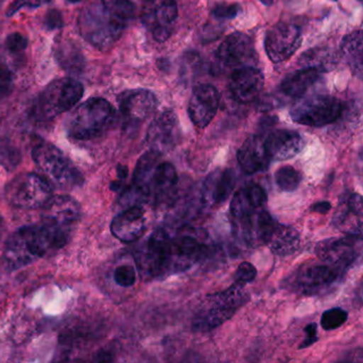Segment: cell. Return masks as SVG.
Wrapping results in <instances>:
<instances>
[{"label":"cell","mask_w":363,"mask_h":363,"mask_svg":"<svg viewBox=\"0 0 363 363\" xmlns=\"http://www.w3.org/2000/svg\"><path fill=\"white\" fill-rule=\"evenodd\" d=\"M69 235L71 231L45 220L22 227L8 239L4 259L10 269H22L48 252L63 247L69 241Z\"/></svg>","instance_id":"obj_1"},{"label":"cell","mask_w":363,"mask_h":363,"mask_svg":"<svg viewBox=\"0 0 363 363\" xmlns=\"http://www.w3.org/2000/svg\"><path fill=\"white\" fill-rule=\"evenodd\" d=\"M140 275L144 279H155L177 274L173 235L158 228L138 248L135 254Z\"/></svg>","instance_id":"obj_2"},{"label":"cell","mask_w":363,"mask_h":363,"mask_svg":"<svg viewBox=\"0 0 363 363\" xmlns=\"http://www.w3.org/2000/svg\"><path fill=\"white\" fill-rule=\"evenodd\" d=\"M244 286L235 282L222 292L208 295L193 318V329L205 333L230 320L250 299Z\"/></svg>","instance_id":"obj_3"},{"label":"cell","mask_w":363,"mask_h":363,"mask_svg":"<svg viewBox=\"0 0 363 363\" xmlns=\"http://www.w3.org/2000/svg\"><path fill=\"white\" fill-rule=\"evenodd\" d=\"M116 118V110L109 101L94 97L74 110L67 122V133L80 141L96 139L111 128Z\"/></svg>","instance_id":"obj_4"},{"label":"cell","mask_w":363,"mask_h":363,"mask_svg":"<svg viewBox=\"0 0 363 363\" xmlns=\"http://www.w3.org/2000/svg\"><path fill=\"white\" fill-rule=\"evenodd\" d=\"M127 26L101 3L84 8L78 18L80 35L101 52L110 50L122 37Z\"/></svg>","instance_id":"obj_5"},{"label":"cell","mask_w":363,"mask_h":363,"mask_svg":"<svg viewBox=\"0 0 363 363\" xmlns=\"http://www.w3.org/2000/svg\"><path fill=\"white\" fill-rule=\"evenodd\" d=\"M33 158L50 184L58 188L72 189L84 184V177L77 167L52 143H38L33 147Z\"/></svg>","instance_id":"obj_6"},{"label":"cell","mask_w":363,"mask_h":363,"mask_svg":"<svg viewBox=\"0 0 363 363\" xmlns=\"http://www.w3.org/2000/svg\"><path fill=\"white\" fill-rule=\"evenodd\" d=\"M6 199L10 205L20 209L43 208L52 196V184L35 173L16 176L6 186Z\"/></svg>","instance_id":"obj_7"},{"label":"cell","mask_w":363,"mask_h":363,"mask_svg":"<svg viewBox=\"0 0 363 363\" xmlns=\"http://www.w3.org/2000/svg\"><path fill=\"white\" fill-rule=\"evenodd\" d=\"M343 106L331 95H312L299 99L290 111L293 122L309 127H323L335 122Z\"/></svg>","instance_id":"obj_8"},{"label":"cell","mask_w":363,"mask_h":363,"mask_svg":"<svg viewBox=\"0 0 363 363\" xmlns=\"http://www.w3.org/2000/svg\"><path fill=\"white\" fill-rule=\"evenodd\" d=\"M84 86L73 78H61L50 82L39 97L38 110L46 120L71 110L84 95Z\"/></svg>","instance_id":"obj_9"},{"label":"cell","mask_w":363,"mask_h":363,"mask_svg":"<svg viewBox=\"0 0 363 363\" xmlns=\"http://www.w3.org/2000/svg\"><path fill=\"white\" fill-rule=\"evenodd\" d=\"M341 277V269L323 262L309 264L296 269L286 278V286L306 296L318 295L329 290Z\"/></svg>","instance_id":"obj_10"},{"label":"cell","mask_w":363,"mask_h":363,"mask_svg":"<svg viewBox=\"0 0 363 363\" xmlns=\"http://www.w3.org/2000/svg\"><path fill=\"white\" fill-rule=\"evenodd\" d=\"M175 0H143L141 20L155 41L163 43L173 35L177 22Z\"/></svg>","instance_id":"obj_11"},{"label":"cell","mask_w":363,"mask_h":363,"mask_svg":"<svg viewBox=\"0 0 363 363\" xmlns=\"http://www.w3.org/2000/svg\"><path fill=\"white\" fill-rule=\"evenodd\" d=\"M303 35L299 27L292 23H278L265 35V52L272 62H284L298 50Z\"/></svg>","instance_id":"obj_12"},{"label":"cell","mask_w":363,"mask_h":363,"mask_svg":"<svg viewBox=\"0 0 363 363\" xmlns=\"http://www.w3.org/2000/svg\"><path fill=\"white\" fill-rule=\"evenodd\" d=\"M360 237L330 238L318 243L315 254L322 262L344 269L354 262L360 252Z\"/></svg>","instance_id":"obj_13"},{"label":"cell","mask_w":363,"mask_h":363,"mask_svg":"<svg viewBox=\"0 0 363 363\" xmlns=\"http://www.w3.org/2000/svg\"><path fill=\"white\" fill-rule=\"evenodd\" d=\"M118 101L123 120L129 127L138 126L150 118L158 104L154 93L144 89L125 91Z\"/></svg>","instance_id":"obj_14"},{"label":"cell","mask_w":363,"mask_h":363,"mask_svg":"<svg viewBox=\"0 0 363 363\" xmlns=\"http://www.w3.org/2000/svg\"><path fill=\"white\" fill-rule=\"evenodd\" d=\"M182 138L179 120L175 112L165 110L156 116L147 131V142L150 150L159 152L173 150Z\"/></svg>","instance_id":"obj_15"},{"label":"cell","mask_w":363,"mask_h":363,"mask_svg":"<svg viewBox=\"0 0 363 363\" xmlns=\"http://www.w3.org/2000/svg\"><path fill=\"white\" fill-rule=\"evenodd\" d=\"M218 60L226 67H254L258 57L255 50L252 40L245 33H231L218 48L216 52Z\"/></svg>","instance_id":"obj_16"},{"label":"cell","mask_w":363,"mask_h":363,"mask_svg":"<svg viewBox=\"0 0 363 363\" xmlns=\"http://www.w3.org/2000/svg\"><path fill=\"white\" fill-rule=\"evenodd\" d=\"M220 106V94L211 84H201L193 91L189 103V116L199 129L206 128L216 116Z\"/></svg>","instance_id":"obj_17"},{"label":"cell","mask_w":363,"mask_h":363,"mask_svg":"<svg viewBox=\"0 0 363 363\" xmlns=\"http://www.w3.org/2000/svg\"><path fill=\"white\" fill-rule=\"evenodd\" d=\"M82 218L80 203L69 195H52L43 207V220L71 231Z\"/></svg>","instance_id":"obj_18"},{"label":"cell","mask_w":363,"mask_h":363,"mask_svg":"<svg viewBox=\"0 0 363 363\" xmlns=\"http://www.w3.org/2000/svg\"><path fill=\"white\" fill-rule=\"evenodd\" d=\"M264 86L262 72L255 67L235 69L229 80V89L235 101L242 104L256 101Z\"/></svg>","instance_id":"obj_19"},{"label":"cell","mask_w":363,"mask_h":363,"mask_svg":"<svg viewBox=\"0 0 363 363\" xmlns=\"http://www.w3.org/2000/svg\"><path fill=\"white\" fill-rule=\"evenodd\" d=\"M276 224L277 222L271 214L262 209L243 220H235V229L243 241L252 247H257L267 243Z\"/></svg>","instance_id":"obj_20"},{"label":"cell","mask_w":363,"mask_h":363,"mask_svg":"<svg viewBox=\"0 0 363 363\" xmlns=\"http://www.w3.org/2000/svg\"><path fill=\"white\" fill-rule=\"evenodd\" d=\"M146 230L145 211L139 205L130 206L116 216L111 223V233L124 243H133L143 237Z\"/></svg>","instance_id":"obj_21"},{"label":"cell","mask_w":363,"mask_h":363,"mask_svg":"<svg viewBox=\"0 0 363 363\" xmlns=\"http://www.w3.org/2000/svg\"><path fill=\"white\" fill-rule=\"evenodd\" d=\"M178 176L175 167L169 162H159L152 172L148 184L150 197L157 206H169L177 190Z\"/></svg>","instance_id":"obj_22"},{"label":"cell","mask_w":363,"mask_h":363,"mask_svg":"<svg viewBox=\"0 0 363 363\" xmlns=\"http://www.w3.org/2000/svg\"><path fill=\"white\" fill-rule=\"evenodd\" d=\"M264 141V147L271 160L284 161L297 156L303 148V139L297 131L278 129L272 131Z\"/></svg>","instance_id":"obj_23"},{"label":"cell","mask_w":363,"mask_h":363,"mask_svg":"<svg viewBox=\"0 0 363 363\" xmlns=\"http://www.w3.org/2000/svg\"><path fill=\"white\" fill-rule=\"evenodd\" d=\"M235 173L233 169H216L210 174L203 184L201 199L210 207L220 206L227 201L235 190Z\"/></svg>","instance_id":"obj_24"},{"label":"cell","mask_w":363,"mask_h":363,"mask_svg":"<svg viewBox=\"0 0 363 363\" xmlns=\"http://www.w3.org/2000/svg\"><path fill=\"white\" fill-rule=\"evenodd\" d=\"M267 195L259 184H250L240 189L233 195L230 203V213L233 220H243L260 210L265 209Z\"/></svg>","instance_id":"obj_25"},{"label":"cell","mask_w":363,"mask_h":363,"mask_svg":"<svg viewBox=\"0 0 363 363\" xmlns=\"http://www.w3.org/2000/svg\"><path fill=\"white\" fill-rule=\"evenodd\" d=\"M237 158L242 171L248 175L265 171L272 161L265 150L264 141L259 135H252L242 144Z\"/></svg>","instance_id":"obj_26"},{"label":"cell","mask_w":363,"mask_h":363,"mask_svg":"<svg viewBox=\"0 0 363 363\" xmlns=\"http://www.w3.org/2000/svg\"><path fill=\"white\" fill-rule=\"evenodd\" d=\"M320 69L307 67L286 76L280 84V90L286 96L301 99L320 79Z\"/></svg>","instance_id":"obj_27"},{"label":"cell","mask_w":363,"mask_h":363,"mask_svg":"<svg viewBox=\"0 0 363 363\" xmlns=\"http://www.w3.org/2000/svg\"><path fill=\"white\" fill-rule=\"evenodd\" d=\"M267 244L277 256H289L297 252L301 246V235L294 227L277 223Z\"/></svg>","instance_id":"obj_28"},{"label":"cell","mask_w":363,"mask_h":363,"mask_svg":"<svg viewBox=\"0 0 363 363\" xmlns=\"http://www.w3.org/2000/svg\"><path fill=\"white\" fill-rule=\"evenodd\" d=\"M342 54L354 75L361 77L362 74V33L354 31L344 38L341 45Z\"/></svg>","instance_id":"obj_29"},{"label":"cell","mask_w":363,"mask_h":363,"mask_svg":"<svg viewBox=\"0 0 363 363\" xmlns=\"http://www.w3.org/2000/svg\"><path fill=\"white\" fill-rule=\"evenodd\" d=\"M55 56L59 65L72 73H78L84 69V60L75 44L60 40L55 44Z\"/></svg>","instance_id":"obj_30"},{"label":"cell","mask_w":363,"mask_h":363,"mask_svg":"<svg viewBox=\"0 0 363 363\" xmlns=\"http://www.w3.org/2000/svg\"><path fill=\"white\" fill-rule=\"evenodd\" d=\"M101 4L125 24L129 25L135 18V7L133 0H101Z\"/></svg>","instance_id":"obj_31"},{"label":"cell","mask_w":363,"mask_h":363,"mask_svg":"<svg viewBox=\"0 0 363 363\" xmlns=\"http://www.w3.org/2000/svg\"><path fill=\"white\" fill-rule=\"evenodd\" d=\"M301 179V174L291 165H284L275 173L276 184L284 192H294L298 189Z\"/></svg>","instance_id":"obj_32"},{"label":"cell","mask_w":363,"mask_h":363,"mask_svg":"<svg viewBox=\"0 0 363 363\" xmlns=\"http://www.w3.org/2000/svg\"><path fill=\"white\" fill-rule=\"evenodd\" d=\"M21 162V152L11 142L0 140V164L5 169H14Z\"/></svg>","instance_id":"obj_33"},{"label":"cell","mask_w":363,"mask_h":363,"mask_svg":"<svg viewBox=\"0 0 363 363\" xmlns=\"http://www.w3.org/2000/svg\"><path fill=\"white\" fill-rule=\"evenodd\" d=\"M348 313L342 308H331L326 310L320 318V326L325 330H335L347 320Z\"/></svg>","instance_id":"obj_34"},{"label":"cell","mask_w":363,"mask_h":363,"mask_svg":"<svg viewBox=\"0 0 363 363\" xmlns=\"http://www.w3.org/2000/svg\"><path fill=\"white\" fill-rule=\"evenodd\" d=\"M114 280L118 286L128 288L133 286L137 280V273H135V267L131 265L124 264L116 267L114 271Z\"/></svg>","instance_id":"obj_35"},{"label":"cell","mask_w":363,"mask_h":363,"mask_svg":"<svg viewBox=\"0 0 363 363\" xmlns=\"http://www.w3.org/2000/svg\"><path fill=\"white\" fill-rule=\"evenodd\" d=\"M257 277V269L255 265L252 263L242 262L241 264L238 267L237 272L235 275V282L237 284H242V286H246L247 284L254 281L255 278Z\"/></svg>","instance_id":"obj_36"},{"label":"cell","mask_w":363,"mask_h":363,"mask_svg":"<svg viewBox=\"0 0 363 363\" xmlns=\"http://www.w3.org/2000/svg\"><path fill=\"white\" fill-rule=\"evenodd\" d=\"M13 86V73L7 65H0V96L5 97L11 94Z\"/></svg>","instance_id":"obj_37"},{"label":"cell","mask_w":363,"mask_h":363,"mask_svg":"<svg viewBox=\"0 0 363 363\" xmlns=\"http://www.w3.org/2000/svg\"><path fill=\"white\" fill-rule=\"evenodd\" d=\"M52 0H14L13 3L9 6L7 11V16H13L21 10L27 8V9H37L42 6L48 5Z\"/></svg>","instance_id":"obj_38"},{"label":"cell","mask_w":363,"mask_h":363,"mask_svg":"<svg viewBox=\"0 0 363 363\" xmlns=\"http://www.w3.org/2000/svg\"><path fill=\"white\" fill-rule=\"evenodd\" d=\"M28 46V40L22 33H14L8 35L6 48L11 54H21Z\"/></svg>","instance_id":"obj_39"},{"label":"cell","mask_w":363,"mask_h":363,"mask_svg":"<svg viewBox=\"0 0 363 363\" xmlns=\"http://www.w3.org/2000/svg\"><path fill=\"white\" fill-rule=\"evenodd\" d=\"M240 10H241V8L237 4H233V5L220 4V5L214 8L212 14L216 18H228V20H230V18H235L239 14Z\"/></svg>","instance_id":"obj_40"},{"label":"cell","mask_w":363,"mask_h":363,"mask_svg":"<svg viewBox=\"0 0 363 363\" xmlns=\"http://www.w3.org/2000/svg\"><path fill=\"white\" fill-rule=\"evenodd\" d=\"M303 331H305L306 337L305 340L301 342V345H299V350L313 345L318 340V325H316V323H311V324L307 325L305 329H303Z\"/></svg>","instance_id":"obj_41"},{"label":"cell","mask_w":363,"mask_h":363,"mask_svg":"<svg viewBox=\"0 0 363 363\" xmlns=\"http://www.w3.org/2000/svg\"><path fill=\"white\" fill-rule=\"evenodd\" d=\"M63 18L62 14L58 10H50L45 16V26L50 30H55L62 27Z\"/></svg>","instance_id":"obj_42"},{"label":"cell","mask_w":363,"mask_h":363,"mask_svg":"<svg viewBox=\"0 0 363 363\" xmlns=\"http://www.w3.org/2000/svg\"><path fill=\"white\" fill-rule=\"evenodd\" d=\"M347 207L352 210L354 213L358 214V216H362L363 213V203L362 197L358 193H352L347 199L345 201Z\"/></svg>","instance_id":"obj_43"},{"label":"cell","mask_w":363,"mask_h":363,"mask_svg":"<svg viewBox=\"0 0 363 363\" xmlns=\"http://www.w3.org/2000/svg\"><path fill=\"white\" fill-rule=\"evenodd\" d=\"M312 212H316V213L326 214L331 209V203L329 201H318V203H314L311 206Z\"/></svg>","instance_id":"obj_44"},{"label":"cell","mask_w":363,"mask_h":363,"mask_svg":"<svg viewBox=\"0 0 363 363\" xmlns=\"http://www.w3.org/2000/svg\"><path fill=\"white\" fill-rule=\"evenodd\" d=\"M118 177H120V179H126L127 176H128V169H127V167L118 165Z\"/></svg>","instance_id":"obj_45"},{"label":"cell","mask_w":363,"mask_h":363,"mask_svg":"<svg viewBox=\"0 0 363 363\" xmlns=\"http://www.w3.org/2000/svg\"><path fill=\"white\" fill-rule=\"evenodd\" d=\"M5 233V222H4L3 216H0V239Z\"/></svg>","instance_id":"obj_46"},{"label":"cell","mask_w":363,"mask_h":363,"mask_svg":"<svg viewBox=\"0 0 363 363\" xmlns=\"http://www.w3.org/2000/svg\"><path fill=\"white\" fill-rule=\"evenodd\" d=\"M261 3L265 6H271L273 4L274 0H260Z\"/></svg>","instance_id":"obj_47"},{"label":"cell","mask_w":363,"mask_h":363,"mask_svg":"<svg viewBox=\"0 0 363 363\" xmlns=\"http://www.w3.org/2000/svg\"><path fill=\"white\" fill-rule=\"evenodd\" d=\"M67 1H69V3L76 4L80 3V1H82V0H67Z\"/></svg>","instance_id":"obj_48"},{"label":"cell","mask_w":363,"mask_h":363,"mask_svg":"<svg viewBox=\"0 0 363 363\" xmlns=\"http://www.w3.org/2000/svg\"><path fill=\"white\" fill-rule=\"evenodd\" d=\"M333 1H337V0H333Z\"/></svg>","instance_id":"obj_49"}]
</instances>
